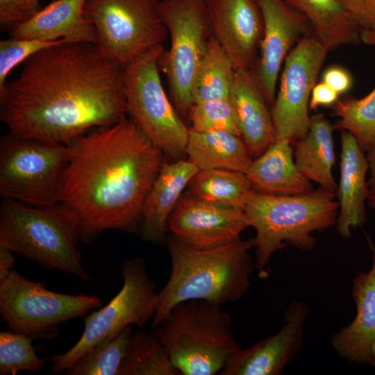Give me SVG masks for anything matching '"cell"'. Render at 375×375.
<instances>
[{"label":"cell","mask_w":375,"mask_h":375,"mask_svg":"<svg viewBox=\"0 0 375 375\" xmlns=\"http://www.w3.org/2000/svg\"><path fill=\"white\" fill-rule=\"evenodd\" d=\"M235 70L225 50L210 35L194 79L193 103L229 98Z\"/></svg>","instance_id":"cell-28"},{"label":"cell","mask_w":375,"mask_h":375,"mask_svg":"<svg viewBox=\"0 0 375 375\" xmlns=\"http://www.w3.org/2000/svg\"><path fill=\"white\" fill-rule=\"evenodd\" d=\"M251 153L241 136L190 128L185 154L199 170L222 169L246 174L253 161Z\"/></svg>","instance_id":"cell-25"},{"label":"cell","mask_w":375,"mask_h":375,"mask_svg":"<svg viewBox=\"0 0 375 375\" xmlns=\"http://www.w3.org/2000/svg\"><path fill=\"white\" fill-rule=\"evenodd\" d=\"M86 0H54L11 30V38L83 42L96 44L94 26L86 17Z\"/></svg>","instance_id":"cell-22"},{"label":"cell","mask_w":375,"mask_h":375,"mask_svg":"<svg viewBox=\"0 0 375 375\" xmlns=\"http://www.w3.org/2000/svg\"><path fill=\"white\" fill-rule=\"evenodd\" d=\"M212 36L235 69L251 68L263 32L257 0H203Z\"/></svg>","instance_id":"cell-17"},{"label":"cell","mask_w":375,"mask_h":375,"mask_svg":"<svg viewBox=\"0 0 375 375\" xmlns=\"http://www.w3.org/2000/svg\"><path fill=\"white\" fill-rule=\"evenodd\" d=\"M229 99L234 108L242 138L251 153L260 156L275 140L271 112L251 68L236 69Z\"/></svg>","instance_id":"cell-21"},{"label":"cell","mask_w":375,"mask_h":375,"mask_svg":"<svg viewBox=\"0 0 375 375\" xmlns=\"http://www.w3.org/2000/svg\"><path fill=\"white\" fill-rule=\"evenodd\" d=\"M369 163L368 195L367 203L369 207L375 210V149L367 153Z\"/></svg>","instance_id":"cell-39"},{"label":"cell","mask_w":375,"mask_h":375,"mask_svg":"<svg viewBox=\"0 0 375 375\" xmlns=\"http://www.w3.org/2000/svg\"><path fill=\"white\" fill-rule=\"evenodd\" d=\"M249 226L244 211L192 197H181L167 225L169 234L188 246L208 249L240 239Z\"/></svg>","instance_id":"cell-14"},{"label":"cell","mask_w":375,"mask_h":375,"mask_svg":"<svg viewBox=\"0 0 375 375\" xmlns=\"http://www.w3.org/2000/svg\"><path fill=\"white\" fill-rule=\"evenodd\" d=\"M12 251L0 244V281L6 278L12 270L15 259Z\"/></svg>","instance_id":"cell-40"},{"label":"cell","mask_w":375,"mask_h":375,"mask_svg":"<svg viewBox=\"0 0 375 375\" xmlns=\"http://www.w3.org/2000/svg\"><path fill=\"white\" fill-rule=\"evenodd\" d=\"M372 253L367 272L358 273L353 280L351 294L356 303L353 320L331 338L338 354L349 362L375 366L372 347L375 340V244L367 236Z\"/></svg>","instance_id":"cell-18"},{"label":"cell","mask_w":375,"mask_h":375,"mask_svg":"<svg viewBox=\"0 0 375 375\" xmlns=\"http://www.w3.org/2000/svg\"><path fill=\"white\" fill-rule=\"evenodd\" d=\"M339 203L335 193L320 188L298 195H278L253 190L244 211L255 228V267L260 278L269 276L272 255L287 244L311 250L317 244L312 235L336 224Z\"/></svg>","instance_id":"cell-4"},{"label":"cell","mask_w":375,"mask_h":375,"mask_svg":"<svg viewBox=\"0 0 375 375\" xmlns=\"http://www.w3.org/2000/svg\"><path fill=\"white\" fill-rule=\"evenodd\" d=\"M166 243L171 273L158 292L153 327L181 303L203 300L222 306L238 301L249 290L253 267L249 254L253 247V239L198 249L169 234Z\"/></svg>","instance_id":"cell-3"},{"label":"cell","mask_w":375,"mask_h":375,"mask_svg":"<svg viewBox=\"0 0 375 375\" xmlns=\"http://www.w3.org/2000/svg\"><path fill=\"white\" fill-rule=\"evenodd\" d=\"M262 20L260 58L256 74L267 101L275 99L276 83L284 61L303 38L310 35V24L285 0H257Z\"/></svg>","instance_id":"cell-15"},{"label":"cell","mask_w":375,"mask_h":375,"mask_svg":"<svg viewBox=\"0 0 375 375\" xmlns=\"http://www.w3.org/2000/svg\"><path fill=\"white\" fill-rule=\"evenodd\" d=\"M302 14L328 51L360 40L361 27L339 0H285Z\"/></svg>","instance_id":"cell-26"},{"label":"cell","mask_w":375,"mask_h":375,"mask_svg":"<svg viewBox=\"0 0 375 375\" xmlns=\"http://www.w3.org/2000/svg\"><path fill=\"white\" fill-rule=\"evenodd\" d=\"M322 81L339 95L348 92L353 85L350 73L340 66H331L327 68L322 74Z\"/></svg>","instance_id":"cell-37"},{"label":"cell","mask_w":375,"mask_h":375,"mask_svg":"<svg viewBox=\"0 0 375 375\" xmlns=\"http://www.w3.org/2000/svg\"><path fill=\"white\" fill-rule=\"evenodd\" d=\"M103 306L95 295L53 292L44 283L30 281L13 269L0 281L2 319L12 331L33 340L53 339L60 324Z\"/></svg>","instance_id":"cell-11"},{"label":"cell","mask_w":375,"mask_h":375,"mask_svg":"<svg viewBox=\"0 0 375 375\" xmlns=\"http://www.w3.org/2000/svg\"><path fill=\"white\" fill-rule=\"evenodd\" d=\"M169 353L156 334L140 330L133 334L118 375H178Z\"/></svg>","instance_id":"cell-29"},{"label":"cell","mask_w":375,"mask_h":375,"mask_svg":"<svg viewBox=\"0 0 375 375\" xmlns=\"http://www.w3.org/2000/svg\"><path fill=\"white\" fill-rule=\"evenodd\" d=\"M365 152L351 133L341 131L340 177L337 188L340 214L336 228L344 238L349 237L351 229L363 226L366 221L369 163Z\"/></svg>","instance_id":"cell-19"},{"label":"cell","mask_w":375,"mask_h":375,"mask_svg":"<svg viewBox=\"0 0 375 375\" xmlns=\"http://www.w3.org/2000/svg\"><path fill=\"white\" fill-rule=\"evenodd\" d=\"M188 113L192 130L198 132L226 131L242 137L229 98L193 103Z\"/></svg>","instance_id":"cell-33"},{"label":"cell","mask_w":375,"mask_h":375,"mask_svg":"<svg viewBox=\"0 0 375 375\" xmlns=\"http://www.w3.org/2000/svg\"><path fill=\"white\" fill-rule=\"evenodd\" d=\"M132 335V328L126 327L113 338L85 353L65 371V374L118 375Z\"/></svg>","instance_id":"cell-31"},{"label":"cell","mask_w":375,"mask_h":375,"mask_svg":"<svg viewBox=\"0 0 375 375\" xmlns=\"http://www.w3.org/2000/svg\"><path fill=\"white\" fill-rule=\"evenodd\" d=\"M32 338L15 332L0 333V374L15 375L20 371L38 372L45 360L38 357Z\"/></svg>","instance_id":"cell-32"},{"label":"cell","mask_w":375,"mask_h":375,"mask_svg":"<svg viewBox=\"0 0 375 375\" xmlns=\"http://www.w3.org/2000/svg\"><path fill=\"white\" fill-rule=\"evenodd\" d=\"M253 190L278 195H298L312 192L310 181L299 170L291 143L275 140L246 172Z\"/></svg>","instance_id":"cell-23"},{"label":"cell","mask_w":375,"mask_h":375,"mask_svg":"<svg viewBox=\"0 0 375 375\" xmlns=\"http://www.w3.org/2000/svg\"><path fill=\"white\" fill-rule=\"evenodd\" d=\"M372 354L373 360L375 364V340L373 342V344L372 347Z\"/></svg>","instance_id":"cell-42"},{"label":"cell","mask_w":375,"mask_h":375,"mask_svg":"<svg viewBox=\"0 0 375 375\" xmlns=\"http://www.w3.org/2000/svg\"><path fill=\"white\" fill-rule=\"evenodd\" d=\"M339 94L324 81L316 83L312 88L309 108L316 110L321 106H333L338 100Z\"/></svg>","instance_id":"cell-38"},{"label":"cell","mask_w":375,"mask_h":375,"mask_svg":"<svg viewBox=\"0 0 375 375\" xmlns=\"http://www.w3.org/2000/svg\"><path fill=\"white\" fill-rule=\"evenodd\" d=\"M61 203L78 217L81 240L108 229L140 233L144 200L163 152L126 117L68 145Z\"/></svg>","instance_id":"cell-2"},{"label":"cell","mask_w":375,"mask_h":375,"mask_svg":"<svg viewBox=\"0 0 375 375\" xmlns=\"http://www.w3.org/2000/svg\"><path fill=\"white\" fill-rule=\"evenodd\" d=\"M80 227L75 213L63 203L38 207L12 199L0 206V244L43 267L88 281L77 248Z\"/></svg>","instance_id":"cell-5"},{"label":"cell","mask_w":375,"mask_h":375,"mask_svg":"<svg viewBox=\"0 0 375 375\" xmlns=\"http://www.w3.org/2000/svg\"><path fill=\"white\" fill-rule=\"evenodd\" d=\"M160 0H86L85 14L94 26L99 51L122 69L163 45L167 30Z\"/></svg>","instance_id":"cell-10"},{"label":"cell","mask_w":375,"mask_h":375,"mask_svg":"<svg viewBox=\"0 0 375 375\" xmlns=\"http://www.w3.org/2000/svg\"><path fill=\"white\" fill-rule=\"evenodd\" d=\"M42 8L40 0H0V25L12 30Z\"/></svg>","instance_id":"cell-35"},{"label":"cell","mask_w":375,"mask_h":375,"mask_svg":"<svg viewBox=\"0 0 375 375\" xmlns=\"http://www.w3.org/2000/svg\"><path fill=\"white\" fill-rule=\"evenodd\" d=\"M328 52L313 35L301 38L289 52L271 110L275 140L292 144L308 133L310 95Z\"/></svg>","instance_id":"cell-13"},{"label":"cell","mask_w":375,"mask_h":375,"mask_svg":"<svg viewBox=\"0 0 375 375\" xmlns=\"http://www.w3.org/2000/svg\"><path fill=\"white\" fill-rule=\"evenodd\" d=\"M65 39L44 40L38 39H9L0 41V92L7 83L10 72L19 64L38 51L58 44ZM68 41V40H67Z\"/></svg>","instance_id":"cell-34"},{"label":"cell","mask_w":375,"mask_h":375,"mask_svg":"<svg viewBox=\"0 0 375 375\" xmlns=\"http://www.w3.org/2000/svg\"><path fill=\"white\" fill-rule=\"evenodd\" d=\"M308 312L305 303H291L284 315L283 326L276 333L253 346L237 350L228 358L219 374H280L301 349Z\"/></svg>","instance_id":"cell-16"},{"label":"cell","mask_w":375,"mask_h":375,"mask_svg":"<svg viewBox=\"0 0 375 375\" xmlns=\"http://www.w3.org/2000/svg\"><path fill=\"white\" fill-rule=\"evenodd\" d=\"M333 110L335 128L351 133L365 152L375 149V87L362 98L338 99Z\"/></svg>","instance_id":"cell-30"},{"label":"cell","mask_w":375,"mask_h":375,"mask_svg":"<svg viewBox=\"0 0 375 375\" xmlns=\"http://www.w3.org/2000/svg\"><path fill=\"white\" fill-rule=\"evenodd\" d=\"M161 19L171 44L159 66L165 72L177 108L188 112L193 104L192 88L210 38L203 0H160Z\"/></svg>","instance_id":"cell-12"},{"label":"cell","mask_w":375,"mask_h":375,"mask_svg":"<svg viewBox=\"0 0 375 375\" xmlns=\"http://www.w3.org/2000/svg\"><path fill=\"white\" fill-rule=\"evenodd\" d=\"M51 1H54V0H51Z\"/></svg>","instance_id":"cell-43"},{"label":"cell","mask_w":375,"mask_h":375,"mask_svg":"<svg viewBox=\"0 0 375 375\" xmlns=\"http://www.w3.org/2000/svg\"><path fill=\"white\" fill-rule=\"evenodd\" d=\"M126 115L123 69L92 43L67 40L23 62L0 92V118L9 133L68 145Z\"/></svg>","instance_id":"cell-1"},{"label":"cell","mask_w":375,"mask_h":375,"mask_svg":"<svg viewBox=\"0 0 375 375\" xmlns=\"http://www.w3.org/2000/svg\"><path fill=\"white\" fill-rule=\"evenodd\" d=\"M188 186L194 197L243 210L253 190L245 173L222 169L199 170Z\"/></svg>","instance_id":"cell-27"},{"label":"cell","mask_w":375,"mask_h":375,"mask_svg":"<svg viewBox=\"0 0 375 375\" xmlns=\"http://www.w3.org/2000/svg\"><path fill=\"white\" fill-rule=\"evenodd\" d=\"M68 146L9 133L0 140V196L38 207L61 203Z\"/></svg>","instance_id":"cell-7"},{"label":"cell","mask_w":375,"mask_h":375,"mask_svg":"<svg viewBox=\"0 0 375 375\" xmlns=\"http://www.w3.org/2000/svg\"><path fill=\"white\" fill-rule=\"evenodd\" d=\"M362 30L375 25V0H339Z\"/></svg>","instance_id":"cell-36"},{"label":"cell","mask_w":375,"mask_h":375,"mask_svg":"<svg viewBox=\"0 0 375 375\" xmlns=\"http://www.w3.org/2000/svg\"><path fill=\"white\" fill-rule=\"evenodd\" d=\"M198 171L189 160L169 162L164 159L143 204L140 233L144 240L161 242L166 239L169 217L183 190Z\"/></svg>","instance_id":"cell-20"},{"label":"cell","mask_w":375,"mask_h":375,"mask_svg":"<svg viewBox=\"0 0 375 375\" xmlns=\"http://www.w3.org/2000/svg\"><path fill=\"white\" fill-rule=\"evenodd\" d=\"M123 285L105 306L84 319L78 341L67 351L51 356V373L65 372L85 353L102 342L110 340L131 324L142 328L153 319L158 292L140 257L125 260L121 266Z\"/></svg>","instance_id":"cell-8"},{"label":"cell","mask_w":375,"mask_h":375,"mask_svg":"<svg viewBox=\"0 0 375 375\" xmlns=\"http://www.w3.org/2000/svg\"><path fill=\"white\" fill-rule=\"evenodd\" d=\"M221 305L192 300L174 307L153 331L183 375H214L240 349Z\"/></svg>","instance_id":"cell-6"},{"label":"cell","mask_w":375,"mask_h":375,"mask_svg":"<svg viewBox=\"0 0 375 375\" xmlns=\"http://www.w3.org/2000/svg\"><path fill=\"white\" fill-rule=\"evenodd\" d=\"M333 128L323 115L310 116L308 131L294 143L293 154L297 167L307 179L335 193L337 185L332 173L335 160Z\"/></svg>","instance_id":"cell-24"},{"label":"cell","mask_w":375,"mask_h":375,"mask_svg":"<svg viewBox=\"0 0 375 375\" xmlns=\"http://www.w3.org/2000/svg\"><path fill=\"white\" fill-rule=\"evenodd\" d=\"M360 40L366 44L375 46V25L362 30Z\"/></svg>","instance_id":"cell-41"},{"label":"cell","mask_w":375,"mask_h":375,"mask_svg":"<svg viewBox=\"0 0 375 375\" xmlns=\"http://www.w3.org/2000/svg\"><path fill=\"white\" fill-rule=\"evenodd\" d=\"M161 45L123 69L126 114L165 154L181 159L185 154L190 128L171 104L159 74Z\"/></svg>","instance_id":"cell-9"}]
</instances>
